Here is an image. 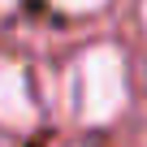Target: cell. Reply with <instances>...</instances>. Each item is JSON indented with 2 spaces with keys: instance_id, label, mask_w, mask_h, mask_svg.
<instances>
[{
  "instance_id": "7a4b0ae2",
  "label": "cell",
  "mask_w": 147,
  "mask_h": 147,
  "mask_svg": "<svg viewBox=\"0 0 147 147\" xmlns=\"http://www.w3.org/2000/svg\"><path fill=\"white\" fill-rule=\"evenodd\" d=\"M39 117L35 108V91H30V78L18 61H0V125L9 130H30Z\"/></svg>"
},
{
  "instance_id": "6da1fadb",
  "label": "cell",
  "mask_w": 147,
  "mask_h": 147,
  "mask_svg": "<svg viewBox=\"0 0 147 147\" xmlns=\"http://www.w3.org/2000/svg\"><path fill=\"white\" fill-rule=\"evenodd\" d=\"M125 108V61L113 43H95L74 65V113L82 125H108Z\"/></svg>"
},
{
  "instance_id": "5b68a950",
  "label": "cell",
  "mask_w": 147,
  "mask_h": 147,
  "mask_svg": "<svg viewBox=\"0 0 147 147\" xmlns=\"http://www.w3.org/2000/svg\"><path fill=\"white\" fill-rule=\"evenodd\" d=\"M5 9H13V0H0V13H5Z\"/></svg>"
},
{
  "instance_id": "3957f363",
  "label": "cell",
  "mask_w": 147,
  "mask_h": 147,
  "mask_svg": "<svg viewBox=\"0 0 147 147\" xmlns=\"http://www.w3.org/2000/svg\"><path fill=\"white\" fill-rule=\"evenodd\" d=\"M52 5H56L61 13H95V9L108 5V0H52Z\"/></svg>"
},
{
  "instance_id": "277c9868",
  "label": "cell",
  "mask_w": 147,
  "mask_h": 147,
  "mask_svg": "<svg viewBox=\"0 0 147 147\" xmlns=\"http://www.w3.org/2000/svg\"><path fill=\"white\" fill-rule=\"evenodd\" d=\"M138 13H143V26H147V0H143V5H138Z\"/></svg>"
}]
</instances>
